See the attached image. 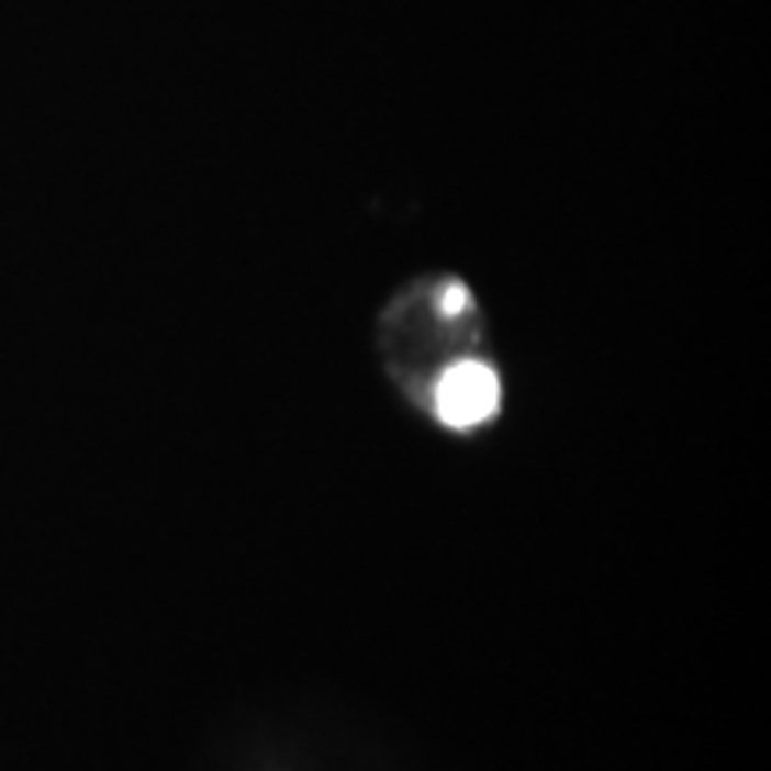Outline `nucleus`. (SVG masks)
<instances>
[{"instance_id":"1","label":"nucleus","mask_w":771,"mask_h":771,"mask_svg":"<svg viewBox=\"0 0 771 771\" xmlns=\"http://www.w3.org/2000/svg\"><path fill=\"white\" fill-rule=\"evenodd\" d=\"M496 407H500V379L490 365L476 361V357L450 365L436 382V414L450 428L482 425L485 418H493Z\"/></svg>"}]
</instances>
